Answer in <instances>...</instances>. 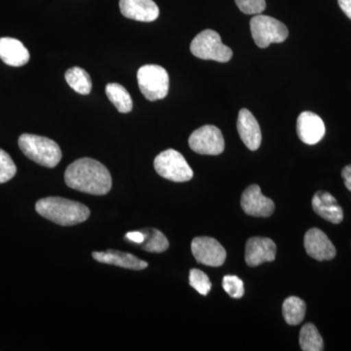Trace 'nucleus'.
I'll list each match as a JSON object with an SVG mask.
<instances>
[{"mask_svg": "<svg viewBox=\"0 0 351 351\" xmlns=\"http://www.w3.org/2000/svg\"><path fill=\"white\" fill-rule=\"evenodd\" d=\"M69 188L93 195H105L112 189V180L105 165L92 158H80L64 172Z\"/></svg>", "mask_w": 351, "mask_h": 351, "instance_id": "obj_1", "label": "nucleus"}, {"mask_svg": "<svg viewBox=\"0 0 351 351\" xmlns=\"http://www.w3.org/2000/svg\"><path fill=\"white\" fill-rule=\"evenodd\" d=\"M36 212L57 225L71 226L86 221L90 210L82 203L63 197H46L38 200Z\"/></svg>", "mask_w": 351, "mask_h": 351, "instance_id": "obj_2", "label": "nucleus"}, {"mask_svg": "<svg viewBox=\"0 0 351 351\" xmlns=\"http://www.w3.org/2000/svg\"><path fill=\"white\" fill-rule=\"evenodd\" d=\"M18 144L27 158L44 167H56L63 156L59 145L49 138L23 134L20 136Z\"/></svg>", "mask_w": 351, "mask_h": 351, "instance_id": "obj_3", "label": "nucleus"}, {"mask_svg": "<svg viewBox=\"0 0 351 351\" xmlns=\"http://www.w3.org/2000/svg\"><path fill=\"white\" fill-rule=\"evenodd\" d=\"M138 84L147 100L154 101L166 98L169 92L167 71L157 64H145L138 71Z\"/></svg>", "mask_w": 351, "mask_h": 351, "instance_id": "obj_4", "label": "nucleus"}, {"mask_svg": "<svg viewBox=\"0 0 351 351\" xmlns=\"http://www.w3.org/2000/svg\"><path fill=\"white\" fill-rule=\"evenodd\" d=\"M191 51L196 58L226 63L232 58V50L223 45L221 36L213 29H205L193 38Z\"/></svg>", "mask_w": 351, "mask_h": 351, "instance_id": "obj_5", "label": "nucleus"}, {"mask_svg": "<svg viewBox=\"0 0 351 351\" xmlns=\"http://www.w3.org/2000/svg\"><path fill=\"white\" fill-rule=\"evenodd\" d=\"M252 36L256 45L267 48L271 43H282L289 36L287 27L280 21L258 14L250 22Z\"/></svg>", "mask_w": 351, "mask_h": 351, "instance_id": "obj_6", "label": "nucleus"}, {"mask_svg": "<svg viewBox=\"0 0 351 351\" xmlns=\"http://www.w3.org/2000/svg\"><path fill=\"white\" fill-rule=\"evenodd\" d=\"M154 169L164 179L175 182H189L193 177V171L182 154L172 149L164 151L156 157Z\"/></svg>", "mask_w": 351, "mask_h": 351, "instance_id": "obj_7", "label": "nucleus"}, {"mask_svg": "<svg viewBox=\"0 0 351 351\" xmlns=\"http://www.w3.org/2000/svg\"><path fill=\"white\" fill-rule=\"evenodd\" d=\"M189 147L203 156H219L225 151V138L218 127L204 125L193 132L189 138Z\"/></svg>", "mask_w": 351, "mask_h": 351, "instance_id": "obj_8", "label": "nucleus"}, {"mask_svg": "<svg viewBox=\"0 0 351 351\" xmlns=\"http://www.w3.org/2000/svg\"><path fill=\"white\" fill-rule=\"evenodd\" d=\"M191 251L197 263L208 267H219L226 262L225 248L212 237H195L191 242Z\"/></svg>", "mask_w": 351, "mask_h": 351, "instance_id": "obj_9", "label": "nucleus"}, {"mask_svg": "<svg viewBox=\"0 0 351 351\" xmlns=\"http://www.w3.org/2000/svg\"><path fill=\"white\" fill-rule=\"evenodd\" d=\"M241 207L249 216L267 218L274 214L276 205L274 201L263 195L258 184H252L241 195Z\"/></svg>", "mask_w": 351, "mask_h": 351, "instance_id": "obj_10", "label": "nucleus"}, {"mask_svg": "<svg viewBox=\"0 0 351 351\" xmlns=\"http://www.w3.org/2000/svg\"><path fill=\"white\" fill-rule=\"evenodd\" d=\"M306 253L314 260L330 261L336 257V248L331 240L319 228L307 230L304 239Z\"/></svg>", "mask_w": 351, "mask_h": 351, "instance_id": "obj_11", "label": "nucleus"}, {"mask_svg": "<svg viewBox=\"0 0 351 351\" xmlns=\"http://www.w3.org/2000/svg\"><path fill=\"white\" fill-rule=\"evenodd\" d=\"M276 245L267 237H252L246 243L245 261L251 267L276 260Z\"/></svg>", "mask_w": 351, "mask_h": 351, "instance_id": "obj_12", "label": "nucleus"}, {"mask_svg": "<svg viewBox=\"0 0 351 351\" xmlns=\"http://www.w3.org/2000/svg\"><path fill=\"white\" fill-rule=\"evenodd\" d=\"M325 131L324 122L316 113L304 112L298 117V136L304 144H317L324 137Z\"/></svg>", "mask_w": 351, "mask_h": 351, "instance_id": "obj_13", "label": "nucleus"}, {"mask_svg": "<svg viewBox=\"0 0 351 351\" xmlns=\"http://www.w3.org/2000/svg\"><path fill=\"white\" fill-rule=\"evenodd\" d=\"M122 15L138 22H154L159 16V8L154 0H120Z\"/></svg>", "mask_w": 351, "mask_h": 351, "instance_id": "obj_14", "label": "nucleus"}, {"mask_svg": "<svg viewBox=\"0 0 351 351\" xmlns=\"http://www.w3.org/2000/svg\"><path fill=\"white\" fill-rule=\"evenodd\" d=\"M239 137L250 151H257L262 144V132L257 119L247 108L240 110L237 119Z\"/></svg>", "mask_w": 351, "mask_h": 351, "instance_id": "obj_15", "label": "nucleus"}, {"mask_svg": "<svg viewBox=\"0 0 351 351\" xmlns=\"http://www.w3.org/2000/svg\"><path fill=\"white\" fill-rule=\"evenodd\" d=\"M314 212L321 218L338 225L343 219V211L336 198L327 191H317L313 198Z\"/></svg>", "mask_w": 351, "mask_h": 351, "instance_id": "obj_16", "label": "nucleus"}, {"mask_svg": "<svg viewBox=\"0 0 351 351\" xmlns=\"http://www.w3.org/2000/svg\"><path fill=\"white\" fill-rule=\"evenodd\" d=\"M92 257L97 262L117 265V267H124V269L143 270L149 267V263L145 261L140 260L132 254L125 253V252L117 250L93 252Z\"/></svg>", "mask_w": 351, "mask_h": 351, "instance_id": "obj_17", "label": "nucleus"}, {"mask_svg": "<svg viewBox=\"0 0 351 351\" xmlns=\"http://www.w3.org/2000/svg\"><path fill=\"white\" fill-rule=\"evenodd\" d=\"M0 59L11 66H23L29 61V50L20 40L11 38H0Z\"/></svg>", "mask_w": 351, "mask_h": 351, "instance_id": "obj_18", "label": "nucleus"}, {"mask_svg": "<svg viewBox=\"0 0 351 351\" xmlns=\"http://www.w3.org/2000/svg\"><path fill=\"white\" fill-rule=\"evenodd\" d=\"M106 94L108 100L112 101L113 106L119 112L128 113L133 108V101L126 88L119 83H110L106 87Z\"/></svg>", "mask_w": 351, "mask_h": 351, "instance_id": "obj_19", "label": "nucleus"}, {"mask_svg": "<svg viewBox=\"0 0 351 351\" xmlns=\"http://www.w3.org/2000/svg\"><path fill=\"white\" fill-rule=\"evenodd\" d=\"M306 302L298 297H289L283 302L282 313L286 323L292 326L301 324L306 316Z\"/></svg>", "mask_w": 351, "mask_h": 351, "instance_id": "obj_20", "label": "nucleus"}, {"mask_svg": "<svg viewBox=\"0 0 351 351\" xmlns=\"http://www.w3.org/2000/svg\"><path fill=\"white\" fill-rule=\"evenodd\" d=\"M64 78L69 86L73 88L76 93L80 95L90 94L92 90V80L85 69L73 66L64 73Z\"/></svg>", "mask_w": 351, "mask_h": 351, "instance_id": "obj_21", "label": "nucleus"}, {"mask_svg": "<svg viewBox=\"0 0 351 351\" xmlns=\"http://www.w3.org/2000/svg\"><path fill=\"white\" fill-rule=\"evenodd\" d=\"M300 346L304 351L324 350V343L317 328L311 323L302 326L300 332Z\"/></svg>", "mask_w": 351, "mask_h": 351, "instance_id": "obj_22", "label": "nucleus"}, {"mask_svg": "<svg viewBox=\"0 0 351 351\" xmlns=\"http://www.w3.org/2000/svg\"><path fill=\"white\" fill-rule=\"evenodd\" d=\"M145 233V240L141 247L143 250L149 253H162L169 248V241L162 232L156 228H147L143 230Z\"/></svg>", "mask_w": 351, "mask_h": 351, "instance_id": "obj_23", "label": "nucleus"}, {"mask_svg": "<svg viewBox=\"0 0 351 351\" xmlns=\"http://www.w3.org/2000/svg\"><path fill=\"white\" fill-rule=\"evenodd\" d=\"M189 285L203 295H207L212 288L211 281L207 274L202 270L196 269L189 271Z\"/></svg>", "mask_w": 351, "mask_h": 351, "instance_id": "obj_24", "label": "nucleus"}, {"mask_svg": "<svg viewBox=\"0 0 351 351\" xmlns=\"http://www.w3.org/2000/svg\"><path fill=\"white\" fill-rule=\"evenodd\" d=\"M17 172V167L11 156L0 149V184L10 181Z\"/></svg>", "mask_w": 351, "mask_h": 351, "instance_id": "obj_25", "label": "nucleus"}, {"mask_svg": "<svg viewBox=\"0 0 351 351\" xmlns=\"http://www.w3.org/2000/svg\"><path fill=\"white\" fill-rule=\"evenodd\" d=\"M223 290L233 299H241L244 295L243 281L235 276H226L223 279Z\"/></svg>", "mask_w": 351, "mask_h": 351, "instance_id": "obj_26", "label": "nucleus"}, {"mask_svg": "<svg viewBox=\"0 0 351 351\" xmlns=\"http://www.w3.org/2000/svg\"><path fill=\"white\" fill-rule=\"evenodd\" d=\"M242 13L247 15H258L265 10V0H234Z\"/></svg>", "mask_w": 351, "mask_h": 351, "instance_id": "obj_27", "label": "nucleus"}, {"mask_svg": "<svg viewBox=\"0 0 351 351\" xmlns=\"http://www.w3.org/2000/svg\"><path fill=\"white\" fill-rule=\"evenodd\" d=\"M125 239L132 243L141 245L144 242L145 233L143 232H131L126 233Z\"/></svg>", "mask_w": 351, "mask_h": 351, "instance_id": "obj_28", "label": "nucleus"}, {"mask_svg": "<svg viewBox=\"0 0 351 351\" xmlns=\"http://www.w3.org/2000/svg\"><path fill=\"white\" fill-rule=\"evenodd\" d=\"M341 177H343V182H345L346 189L351 193V164L346 166L341 171Z\"/></svg>", "mask_w": 351, "mask_h": 351, "instance_id": "obj_29", "label": "nucleus"}, {"mask_svg": "<svg viewBox=\"0 0 351 351\" xmlns=\"http://www.w3.org/2000/svg\"><path fill=\"white\" fill-rule=\"evenodd\" d=\"M338 1L341 10L351 20V0H338Z\"/></svg>", "mask_w": 351, "mask_h": 351, "instance_id": "obj_30", "label": "nucleus"}]
</instances>
